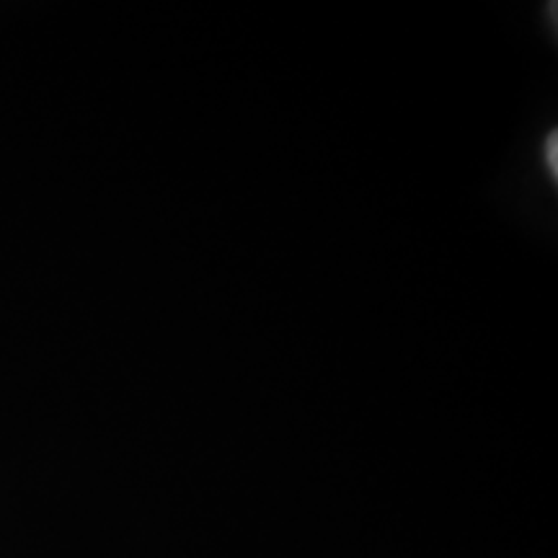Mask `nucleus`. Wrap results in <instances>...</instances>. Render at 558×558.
<instances>
[{
    "label": "nucleus",
    "mask_w": 558,
    "mask_h": 558,
    "mask_svg": "<svg viewBox=\"0 0 558 558\" xmlns=\"http://www.w3.org/2000/svg\"><path fill=\"white\" fill-rule=\"evenodd\" d=\"M546 163H548L550 173L556 177V173H558V137H556V132L548 137V143H546Z\"/></svg>",
    "instance_id": "obj_1"
}]
</instances>
